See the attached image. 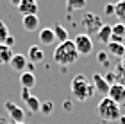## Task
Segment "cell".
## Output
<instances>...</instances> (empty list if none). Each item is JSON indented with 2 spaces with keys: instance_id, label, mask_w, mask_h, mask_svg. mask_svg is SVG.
Returning a JSON list of instances; mask_svg holds the SVG:
<instances>
[{
  "instance_id": "cell-1",
  "label": "cell",
  "mask_w": 125,
  "mask_h": 124,
  "mask_svg": "<svg viewBox=\"0 0 125 124\" xmlns=\"http://www.w3.org/2000/svg\"><path fill=\"white\" fill-rule=\"evenodd\" d=\"M70 92L73 95L75 101H81V103H86V101L91 99V95L95 92L93 83L88 79L84 74H77L70 83Z\"/></svg>"
},
{
  "instance_id": "cell-2",
  "label": "cell",
  "mask_w": 125,
  "mask_h": 124,
  "mask_svg": "<svg viewBox=\"0 0 125 124\" xmlns=\"http://www.w3.org/2000/svg\"><path fill=\"white\" fill-rule=\"evenodd\" d=\"M77 59H79V54H77L75 45H73L72 40H66V41L59 43L54 50V61L59 67H70V65L75 63Z\"/></svg>"
},
{
  "instance_id": "cell-3",
  "label": "cell",
  "mask_w": 125,
  "mask_h": 124,
  "mask_svg": "<svg viewBox=\"0 0 125 124\" xmlns=\"http://www.w3.org/2000/svg\"><path fill=\"white\" fill-rule=\"evenodd\" d=\"M98 117L104 122H116V121H120V117H122V110H120V106H118L115 101H111L109 97H105L98 103Z\"/></svg>"
},
{
  "instance_id": "cell-4",
  "label": "cell",
  "mask_w": 125,
  "mask_h": 124,
  "mask_svg": "<svg viewBox=\"0 0 125 124\" xmlns=\"http://www.w3.org/2000/svg\"><path fill=\"white\" fill-rule=\"evenodd\" d=\"M81 24L84 27V34H96V32L100 31V27L104 25V22H102V18L98 14H95V13H84L82 16V20H81Z\"/></svg>"
},
{
  "instance_id": "cell-5",
  "label": "cell",
  "mask_w": 125,
  "mask_h": 124,
  "mask_svg": "<svg viewBox=\"0 0 125 124\" xmlns=\"http://www.w3.org/2000/svg\"><path fill=\"white\" fill-rule=\"evenodd\" d=\"M73 45H75V50L79 56H89L93 52V40L88 34H77L75 40H73Z\"/></svg>"
},
{
  "instance_id": "cell-6",
  "label": "cell",
  "mask_w": 125,
  "mask_h": 124,
  "mask_svg": "<svg viewBox=\"0 0 125 124\" xmlns=\"http://www.w3.org/2000/svg\"><path fill=\"white\" fill-rule=\"evenodd\" d=\"M107 97L111 101H115V103L120 106L125 103V86L120 83H113L109 86V92H107Z\"/></svg>"
},
{
  "instance_id": "cell-7",
  "label": "cell",
  "mask_w": 125,
  "mask_h": 124,
  "mask_svg": "<svg viewBox=\"0 0 125 124\" xmlns=\"http://www.w3.org/2000/svg\"><path fill=\"white\" fill-rule=\"evenodd\" d=\"M5 110H7V113L11 117V122H25V113L18 104L7 101V103H5Z\"/></svg>"
},
{
  "instance_id": "cell-8",
  "label": "cell",
  "mask_w": 125,
  "mask_h": 124,
  "mask_svg": "<svg viewBox=\"0 0 125 124\" xmlns=\"http://www.w3.org/2000/svg\"><path fill=\"white\" fill-rule=\"evenodd\" d=\"M38 2L36 0H21L18 5V11L21 16H31V14H38Z\"/></svg>"
},
{
  "instance_id": "cell-9",
  "label": "cell",
  "mask_w": 125,
  "mask_h": 124,
  "mask_svg": "<svg viewBox=\"0 0 125 124\" xmlns=\"http://www.w3.org/2000/svg\"><path fill=\"white\" fill-rule=\"evenodd\" d=\"M27 56H23V54H13V58H11V61H9V67L13 69L14 72H25V67H27Z\"/></svg>"
},
{
  "instance_id": "cell-10",
  "label": "cell",
  "mask_w": 125,
  "mask_h": 124,
  "mask_svg": "<svg viewBox=\"0 0 125 124\" xmlns=\"http://www.w3.org/2000/svg\"><path fill=\"white\" fill-rule=\"evenodd\" d=\"M45 59V52L41 47H38V45H31L29 47V52H27V61L32 65L36 63H41V61Z\"/></svg>"
},
{
  "instance_id": "cell-11",
  "label": "cell",
  "mask_w": 125,
  "mask_h": 124,
  "mask_svg": "<svg viewBox=\"0 0 125 124\" xmlns=\"http://www.w3.org/2000/svg\"><path fill=\"white\" fill-rule=\"evenodd\" d=\"M21 27L27 32H34L39 29V18L38 14H31V16H21Z\"/></svg>"
},
{
  "instance_id": "cell-12",
  "label": "cell",
  "mask_w": 125,
  "mask_h": 124,
  "mask_svg": "<svg viewBox=\"0 0 125 124\" xmlns=\"http://www.w3.org/2000/svg\"><path fill=\"white\" fill-rule=\"evenodd\" d=\"M91 83H93V88H95V90H98L100 94L107 95V92H109V86H111V84L104 79V76H100V74H93Z\"/></svg>"
},
{
  "instance_id": "cell-13",
  "label": "cell",
  "mask_w": 125,
  "mask_h": 124,
  "mask_svg": "<svg viewBox=\"0 0 125 124\" xmlns=\"http://www.w3.org/2000/svg\"><path fill=\"white\" fill-rule=\"evenodd\" d=\"M20 84H21V88H27V90L36 86V76H34V72H21L20 74Z\"/></svg>"
},
{
  "instance_id": "cell-14",
  "label": "cell",
  "mask_w": 125,
  "mask_h": 124,
  "mask_svg": "<svg viewBox=\"0 0 125 124\" xmlns=\"http://www.w3.org/2000/svg\"><path fill=\"white\" fill-rule=\"evenodd\" d=\"M111 34H113V32H111V25H109V24H104V25L100 27V31L96 32L95 36H96V40H98L100 43L107 45V43H109V40H111Z\"/></svg>"
},
{
  "instance_id": "cell-15",
  "label": "cell",
  "mask_w": 125,
  "mask_h": 124,
  "mask_svg": "<svg viewBox=\"0 0 125 124\" xmlns=\"http://www.w3.org/2000/svg\"><path fill=\"white\" fill-rule=\"evenodd\" d=\"M105 52L116 56V58H123V56H125V45L123 43H113V41H109V43H107V50H105Z\"/></svg>"
},
{
  "instance_id": "cell-16",
  "label": "cell",
  "mask_w": 125,
  "mask_h": 124,
  "mask_svg": "<svg viewBox=\"0 0 125 124\" xmlns=\"http://www.w3.org/2000/svg\"><path fill=\"white\" fill-rule=\"evenodd\" d=\"M39 41H41V45H52L55 41V36H54L52 27H47V29L39 31Z\"/></svg>"
},
{
  "instance_id": "cell-17",
  "label": "cell",
  "mask_w": 125,
  "mask_h": 124,
  "mask_svg": "<svg viewBox=\"0 0 125 124\" xmlns=\"http://www.w3.org/2000/svg\"><path fill=\"white\" fill-rule=\"evenodd\" d=\"M11 58H13V49H9L4 43H0V65H9Z\"/></svg>"
},
{
  "instance_id": "cell-18",
  "label": "cell",
  "mask_w": 125,
  "mask_h": 124,
  "mask_svg": "<svg viewBox=\"0 0 125 124\" xmlns=\"http://www.w3.org/2000/svg\"><path fill=\"white\" fill-rule=\"evenodd\" d=\"M52 31H54V36H55V40H59L61 43L68 40V29H66V27H62L61 24H55V25L52 27Z\"/></svg>"
},
{
  "instance_id": "cell-19",
  "label": "cell",
  "mask_w": 125,
  "mask_h": 124,
  "mask_svg": "<svg viewBox=\"0 0 125 124\" xmlns=\"http://www.w3.org/2000/svg\"><path fill=\"white\" fill-rule=\"evenodd\" d=\"M115 16L118 18L120 24L125 25V0H118L115 4Z\"/></svg>"
},
{
  "instance_id": "cell-20",
  "label": "cell",
  "mask_w": 125,
  "mask_h": 124,
  "mask_svg": "<svg viewBox=\"0 0 125 124\" xmlns=\"http://www.w3.org/2000/svg\"><path fill=\"white\" fill-rule=\"evenodd\" d=\"M86 0H66V7L68 11H82L86 9Z\"/></svg>"
},
{
  "instance_id": "cell-21",
  "label": "cell",
  "mask_w": 125,
  "mask_h": 124,
  "mask_svg": "<svg viewBox=\"0 0 125 124\" xmlns=\"http://www.w3.org/2000/svg\"><path fill=\"white\" fill-rule=\"evenodd\" d=\"M25 104H27V108H29L32 113H38V111H39V106H41V103H39L38 97H34V95H31V97L25 101Z\"/></svg>"
},
{
  "instance_id": "cell-22",
  "label": "cell",
  "mask_w": 125,
  "mask_h": 124,
  "mask_svg": "<svg viewBox=\"0 0 125 124\" xmlns=\"http://www.w3.org/2000/svg\"><path fill=\"white\" fill-rule=\"evenodd\" d=\"M111 32H113V36H118V38H122V40H125V25L123 24H115V25H111Z\"/></svg>"
},
{
  "instance_id": "cell-23",
  "label": "cell",
  "mask_w": 125,
  "mask_h": 124,
  "mask_svg": "<svg viewBox=\"0 0 125 124\" xmlns=\"http://www.w3.org/2000/svg\"><path fill=\"white\" fill-rule=\"evenodd\" d=\"M39 111H41L45 117L52 115V113H54V103H50V101H45V103H41V106H39Z\"/></svg>"
},
{
  "instance_id": "cell-24",
  "label": "cell",
  "mask_w": 125,
  "mask_h": 124,
  "mask_svg": "<svg viewBox=\"0 0 125 124\" xmlns=\"http://www.w3.org/2000/svg\"><path fill=\"white\" fill-rule=\"evenodd\" d=\"M96 59H98V63H100V65L109 67V54H107L105 50H100V52L96 54Z\"/></svg>"
},
{
  "instance_id": "cell-25",
  "label": "cell",
  "mask_w": 125,
  "mask_h": 124,
  "mask_svg": "<svg viewBox=\"0 0 125 124\" xmlns=\"http://www.w3.org/2000/svg\"><path fill=\"white\" fill-rule=\"evenodd\" d=\"M62 110L68 111V113H70V111H73V101H72V99H66L64 103H62Z\"/></svg>"
},
{
  "instance_id": "cell-26",
  "label": "cell",
  "mask_w": 125,
  "mask_h": 124,
  "mask_svg": "<svg viewBox=\"0 0 125 124\" xmlns=\"http://www.w3.org/2000/svg\"><path fill=\"white\" fill-rule=\"evenodd\" d=\"M7 36H9V29H7L5 25H4V27H0V43H4Z\"/></svg>"
},
{
  "instance_id": "cell-27",
  "label": "cell",
  "mask_w": 125,
  "mask_h": 124,
  "mask_svg": "<svg viewBox=\"0 0 125 124\" xmlns=\"http://www.w3.org/2000/svg\"><path fill=\"white\" fill-rule=\"evenodd\" d=\"M16 43V40H14V36H7V38H5V41H4V45H5V47H9V49H13V45Z\"/></svg>"
},
{
  "instance_id": "cell-28",
  "label": "cell",
  "mask_w": 125,
  "mask_h": 124,
  "mask_svg": "<svg viewBox=\"0 0 125 124\" xmlns=\"http://www.w3.org/2000/svg\"><path fill=\"white\" fill-rule=\"evenodd\" d=\"M104 13L105 14H115V4H105L104 5Z\"/></svg>"
},
{
  "instance_id": "cell-29",
  "label": "cell",
  "mask_w": 125,
  "mask_h": 124,
  "mask_svg": "<svg viewBox=\"0 0 125 124\" xmlns=\"http://www.w3.org/2000/svg\"><path fill=\"white\" fill-rule=\"evenodd\" d=\"M20 97L23 99V101H27V99L31 97V90H27V88H21V90H20Z\"/></svg>"
},
{
  "instance_id": "cell-30",
  "label": "cell",
  "mask_w": 125,
  "mask_h": 124,
  "mask_svg": "<svg viewBox=\"0 0 125 124\" xmlns=\"http://www.w3.org/2000/svg\"><path fill=\"white\" fill-rule=\"evenodd\" d=\"M9 2H11V4H13V5H14V7H18V5H20V2H21V0H9Z\"/></svg>"
},
{
  "instance_id": "cell-31",
  "label": "cell",
  "mask_w": 125,
  "mask_h": 124,
  "mask_svg": "<svg viewBox=\"0 0 125 124\" xmlns=\"http://www.w3.org/2000/svg\"><path fill=\"white\" fill-rule=\"evenodd\" d=\"M118 122H120V124H125V113L120 117V121H118Z\"/></svg>"
},
{
  "instance_id": "cell-32",
  "label": "cell",
  "mask_w": 125,
  "mask_h": 124,
  "mask_svg": "<svg viewBox=\"0 0 125 124\" xmlns=\"http://www.w3.org/2000/svg\"><path fill=\"white\" fill-rule=\"evenodd\" d=\"M0 124H7V121H5V119H0Z\"/></svg>"
},
{
  "instance_id": "cell-33",
  "label": "cell",
  "mask_w": 125,
  "mask_h": 124,
  "mask_svg": "<svg viewBox=\"0 0 125 124\" xmlns=\"http://www.w3.org/2000/svg\"><path fill=\"white\" fill-rule=\"evenodd\" d=\"M11 124H27V122H11Z\"/></svg>"
},
{
  "instance_id": "cell-34",
  "label": "cell",
  "mask_w": 125,
  "mask_h": 124,
  "mask_svg": "<svg viewBox=\"0 0 125 124\" xmlns=\"http://www.w3.org/2000/svg\"><path fill=\"white\" fill-rule=\"evenodd\" d=\"M4 25H5V24H4V22H2V20H0V27H4Z\"/></svg>"
},
{
  "instance_id": "cell-35",
  "label": "cell",
  "mask_w": 125,
  "mask_h": 124,
  "mask_svg": "<svg viewBox=\"0 0 125 124\" xmlns=\"http://www.w3.org/2000/svg\"><path fill=\"white\" fill-rule=\"evenodd\" d=\"M36 2H38V0H36Z\"/></svg>"
}]
</instances>
